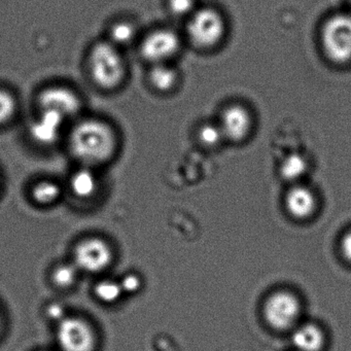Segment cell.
I'll list each match as a JSON object with an SVG mask.
<instances>
[{"label":"cell","instance_id":"obj_1","mask_svg":"<svg viewBox=\"0 0 351 351\" xmlns=\"http://www.w3.org/2000/svg\"><path fill=\"white\" fill-rule=\"evenodd\" d=\"M69 151L86 167L101 165L112 159L118 147L116 131L99 119H84L71 129Z\"/></svg>","mask_w":351,"mask_h":351},{"label":"cell","instance_id":"obj_2","mask_svg":"<svg viewBox=\"0 0 351 351\" xmlns=\"http://www.w3.org/2000/svg\"><path fill=\"white\" fill-rule=\"evenodd\" d=\"M89 71L100 89L112 91L120 87L126 77V63L119 47L110 42L96 44L90 52Z\"/></svg>","mask_w":351,"mask_h":351},{"label":"cell","instance_id":"obj_3","mask_svg":"<svg viewBox=\"0 0 351 351\" xmlns=\"http://www.w3.org/2000/svg\"><path fill=\"white\" fill-rule=\"evenodd\" d=\"M322 50L332 63L351 62V14L332 15L324 22L320 34Z\"/></svg>","mask_w":351,"mask_h":351},{"label":"cell","instance_id":"obj_4","mask_svg":"<svg viewBox=\"0 0 351 351\" xmlns=\"http://www.w3.org/2000/svg\"><path fill=\"white\" fill-rule=\"evenodd\" d=\"M226 22L223 15L213 8L197 9L189 17L186 34L197 48L210 50L225 38Z\"/></svg>","mask_w":351,"mask_h":351},{"label":"cell","instance_id":"obj_5","mask_svg":"<svg viewBox=\"0 0 351 351\" xmlns=\"http://www.w3.org/2000/svg\"><path fill=\"white\" fill-rule=\"evenodd\" d=\"M114 261V250L104 238L88 237L81 240L73 250V264L82 272L98 274Z\"/></svg>","mask_w":351,"mask_h":351},{"label":"cell","instance_id":"obj_6","mask_svg":"<svg viewBox=\"0 0 351 351\" xmlns=\"http://www.w3.org/2000/svg\"><path fill=\"white\" fill-rule=\"evenodd\" d=\"M56 337L62 351H93L95 348L94 328L87 320L77 316L59 320Z\"/></svg>","mask_w":351,"mask_h":351},{"label":"cell","instance_id":"obj_7","mask_svg":"<svg viewBox=\"0 0 351 351\" xmlns=\"http://www.w3.org/2000/svg\"><path fill=\"white\" fill-rule=\"evenodd\" d=\"M300 313L301 304L299 300L287 291L273 293L265 304V318L276 330H285L295 326Z\"/></svg>","mask_w":351,"mask_h":351},{"label":"cell","instance_id":"obj_8","mask_svg":"<svg viewBox=\"0 0 351 351\" xmlns=\"http://www.w3.org/2000/svg\"><path fill=\"white\" fill-rule=\"evenodd\" d=\"M180 36L167 28H159L149 32L141 45V53L152 64L168 63L180 50Z\"/></svg>","mask_w":351,"mask_h":351},{"label":"cell","instance_id":"obj_9","mask_svg":"<svg viewBox=\"0 0 351 351\" xmlns=\"http://www.w3.org/2000/svg\"><path fill=\"white\" fill-rule=\"evenodd\" d=\"M38 106L40 110L54 112L67 121L79 114L82 102L79 95L71 88L55 85L40 92Z\"/></svg>","mask_w":351,"mask_h":351},{"label":"cell","instance_id":"obj_10","mask_svg":"<svg viewBox=\"0 0 351 351\" xmlns=\"http://www.w3.org/2000/svg\"><path fill=\"white\" fill-rule=\"evenodd\" d=\"M219 125L225 138L232 141H242L252 130V114L245 106L232 104L223 110Z\"/></svg>","mask_w":351,"mask_h":351},{"label":"cell","instance_id":"obj_11","mask_svg":"<svg viewBox=\"0 0 351 351\" xmlns=\"http://www.w3.org/2000/svg\"><path fill=\"white\" fill-rule=\"evenodd\" d=\"M65 122V119L54 112L40 110L30 127L32 138L42 145H52L60 136Z\"/></svg>","mask_w":351,"mask_h":351},{"label":"cell","instance_id":"obj_12","mask_svg":"<svg viewBox=\"0 0 351 351\" xmlns=\"http://www.w3.org/2000/svg\"><path fill=\"white\" fill-rule=\"evenodd\" d=\"M285 205L291 217L304 219L311 217L315 210L316 199L309 189L298 186L287 193Z\"/></svg>","mask_w":351,"mask_h":351},{"label":"cell","instance_id":"obj_13","mask_svg":"<svg viewBox=\"0 0 351 351\" xmlns=\"http://www.w3.org/2000/svg\"><path fill=\"white\" fill-rule=\"evenodd\" d=\"M291 340L299 351H319L324 346V332L315 324H306L293 330Z\"/></svg>","mask_w":351,"mask_h":351},{"label":"cell","instance_id":"obj_14","mask_svg":"<svg viewBox=\"0 0 351 351\" xmlns=\"http://www.w3.org/2000/svg\"><path fill=\"white\" fill-rule=\"evenodd\" d=\"M98 178L90 167L77 170L71 176L69 186L71 192L80 199H90L98 190Z\"/></svg>","mask_w":351,"mask_h":351},{"label":"cell","instance_id":"obj_15","mask_svg":"<svg viewBox=\"0 0 351 351\" xmlns=\"http://www.w3.org/2000/svg\"><path fill=\"white\" fill-rule=\"evenodd\" d=\"M149 79L151 85L158 91L169 92L178 85V73L168 63L155 64L152 67Z\"/></svg>","mask_w":351,"mask_h":351},{"label":"cell","instance_id":"obj_16","mask_svg":"<svg viewBox=\"0 0 351 351\" xmlns=\"http://www.w3.org/2000/svg\"><path fill=\"white\" fill-rule=\"evenodd\" d=\"M61 193V186L54 180H40L32 188V197L40 206H51L60 199Z\"/></svg>","mask_w":351,"mask_h":351},{"label":"cell","instance_id":"obj_17","mask_svg":"<svg viewBox=\"0 0 351 351\" xmlns=\"http://www.w3.org/2000/svg\"><path fill=\"white\" fill-rule=\"evenodd\" d=\"M96 298L106 304H114L120 301L124 295L122 285L114 279H104L94 289Z\"/></svg>","mask_w":351,"mask_h":351},{"label":"cell","instance_id":"obj_18","mask_svg":"<svg viewBox=\"0 0 351 351\" xmlns=\"http://www.w3.org/2000/svg\"><path fill=\"white\" fill-rule=\"evenodd\" d=\"M80 270L73 263L56 266L52 273V280L58 289H67L75 285Z\"/></svg>","mask_w":351,"mask_h":351},{"label":"cell","instance_id":"obj_19","mask_svg":"<svg viewBox=\"0 0 351 351\" xmlns=\"http://www.w3.org/2000/svg\"><path fill=\"white\" fill-rule=\"evenodd\" d=\"M307 162L298 154H293L285 158L280 166L281 176L289 182L298 180L305 174Z\"/></svg>","mask_w":351,"mask_h":351},{"label":"cell","instance_id":"obj_20","mask_svg":"<svg viewBox=\"0 0 351 351\" xmlns=\"http://www.w3.org/2000/svg\"><path fill=\"white\" fill-rule=\"evenodd\" d=\"M135 34L136 32L132 24L129 22H120L114 24L110 30V43L117 47L127 45L134 40Z\"/></svg>","mask_w":351,"mask_h":351},{"label":"cell","instance_id":"obj_21","mask_svg":"<svg viewBox=\"0 0 351 351\" xmlns=\"http://www.w3.org/2000/svg\"><path fill=\"white\" fill-rule=\"evenodd\" d=\"M17 112V100L11 92L0 89V126L9 123Z\"/></svg>","mask_w":351,"mask_h":351},{"label":"cell","instance_id":"obj_22","mask_svg":"<svg viewBox=\"0 0 351 351\" xmlns=\"http://www.w3.org/2000/svg\"><path fill=\"white\" fill-rule=\"evenodd\" d=\"M198 136L201 143L206 147H217L225 138L219 125L213 124L203 125L199 129Z\"/></svg>","mask_w":351,"mask_h":351},{"label":"cell","instance_id":"obj_23","mask_svg":"<svg viewBox=\"0 0 351 351\" xmlns=\"http://www.w3.org/2000/svg\"><path fill=\"white\" fill-rule=\"evenodd\" d=\"M168 10L173 17H190L196 11L195 0H168Z\"/></svg>","mask_w":351,"mask_h":351},{"label":"cell","instance_id":"obj_24","mask_svg":"<svg viewBox=\"0 0 351 351\" xmlns=\"http://www.w3.org/2000/svg\"><path fill=\"white\" fill-rule=\"evenodd\" d=\"M121 285H122L124 293H133V291H137L139 287H141V280H139L136 275H127L121 281Z\"/></svg>","mask_w":351,"mask_h":351},{"label":"cell","instance_id":"obj_25","mask_svg":"<svg viewBox=\"0 0 351 351\" xmlns=\"http://www.w3.org/2000/svg\"><path fill=\"white\" fill-rule=\"evenodd\" d=\"M341 250H342L344 258L351 263V231L343 237L342 242H341Z\"/></svg>","mask_w":351,"mask_h":351},{"label":"cell","instance_id":"obj_26","mask_svg":"<svg viewBox=\"0 0 351 351\" xmlns=\"http://www.w3.org/2000/svg\"><path fill=\"white\" fill-rule=\"evenodd\" d=\"M1 326H3V316H1V312H0V330H1Z\"/></svg>","mask_w":351,"mask_h":351},{"label":"cell","instance_id":"obj_27","mask_svg":"<svg viewBox=\"0 0 351 351\" xmlns=\"http://www.w3.org/2000/svg\"><path fill=\"white\" fill-rule=\"evenodd\" d=\"M349 3H351V0H349Z\"/></svg>","mask_w":351,"mask_h":351}]
</instances>
